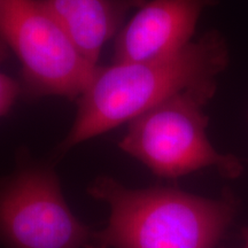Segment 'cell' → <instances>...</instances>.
<instances>
[{
	"mask_svg": "<svg viewBox=\"0 0 248 248\" xmlns=\"http://www.w3.org/2000/svg\"><path fill=\"white\" fill-rule=\"evenodd\" d=\"M224 63V46L209 33L168 57L99 66L77 99L75 121L60 152L129 123L179 92L213 80Z\"/></svg>",
	"mask_w": 248,
	"mask_h": 248,
	"instance_id": "obj_1",
	"label": "cell"
},
{
	"mask_svg": "<svg viewBox=\"0 0 248 248\" xmlns=\"http://www.w3.org/2000/svg\"><path fill=\"white\" fill-rule=\"evenodd\" d=\"M88 192L110 210L89 248H214L233 212L226 201L171 187L130 188L109 176L95 178Z\"/></svg>",
	"mask_w": 248,
	"mask_h": 248,
	"instance_id": "obj_2",
	"label": "cell"
},
{
	"mask_svg": "<svg viewBox=\"0 0 248 248\" xmlns=\"http://www.w3.org/2000/svg\"><path fill=\"white\" fill-rule=\"evenodd\" d=\"M214 90V79L208 80L135 117L119 147L159 177L177 178L208 167L229 177L238 176L239 161L218 153L207 137L208 117L203 107Z\"/></svg>",
	"mask_w": 248,
	"mask_h": 248,
	"instance_id": "obj_3",
	"label": "cell"
},
{
	"mask_svg": "<svg viewBox=\"0 0 248 248\" xmlns=\"http://www.w3.org/2000/svg\"><path fill=\"white\" fill-rule=\"evenodd\" d=\"M0 39L22 68L31 95L78 99L97 68L79 53L40 0H0Z\"/></svg>",
	"mask_w": 248,
	"mask_h": 248,
	"instance_id": "obj_4",
	"label": "cell"
},
{
	"mask_svg": "<svg viewBox=\"0 0 248 248\" xmlns=\"http://www.w3.org/2000/svg\"><path fill=\"white\" fill-rule=\"evenodd\" d=\"M93 232L68 206L51 164L23 160L0 181V248H89Z\"/></svg>",
	"mask_w": 248,
	"mask_h": 248,
	"instance_id": "obj_5",
	"label": "cell"
},
{
	"mask_svg": "<svg viewBox=\"0 0 248 248\" xmlns=\"http://www.w3.org/2000/svg\"><path fill=\"white\" fill-rule=\"evenodd\" d=\"M214 0H146L117 35L114 62L147 61L191 43L201 13Z\"/></svg>",
	"mask_w": 248,
	"mask_h": 248,
	"instance_id": "obj_6",
	"label": "cell"
},
{
	"mask_svg": "<svg viewBox=\"0 0 248 248\" xmlns=\"http://www.w3.org/2000/svg\"><path fill=\"white\" fill-rule=\"evenodd\" d=\"M146 0H40L57 18L75 47L93 66L133 6Z\"/></svg>",
	"mask_w": 248,
	"mask_h": 248,
	"instance_id": "obj_7",
	"label": "cell"
},
{
	"mask_svg": "<svg viewBox=\"0 0 248 248\" xmlns=\"http://www.w3.org/2000/svg\"><path fill=\"white\" fill-rule=\"evenodd\" d=\"M23 92L22 84L0 71V117L6 115Z\"/></svg>",
	"mask_w": 248,
	"mask_h": 248,
	"instance_id": "obj_8",
	"label": "cell"
},
{
	"mask_svg": "<svg viewBox=\"0 0 248 248\" xmlns=\"http://www.w3.org/2000/svg\"><path fill=\"white\" fill-rule=\"evenodd\" d=\"M7 55H8V48L6 47V45L1 42V39H0V62L4 61L5 59L7 58Z\"/></svg>",
	"mask_w": 248,
	"mask_h": 248,
	"instance_id": "obj_9",
	"label": "cell"
},
{
	"mask_svg": "<svg viewBox=\"0 0 248 248\" xmlns=\"http://www.w3.org/2000/svg\"><path fill=\"white\" fill-rule=\"evenodd\" d=\"M243 233H244V240H245V247L244 248H248V229H245Z\"/></svg>",
	"mask_w": 248,
	"mask_h": 248,
	"instance_id": "obj_10",
	"label": "cell"
}]
</instances>
